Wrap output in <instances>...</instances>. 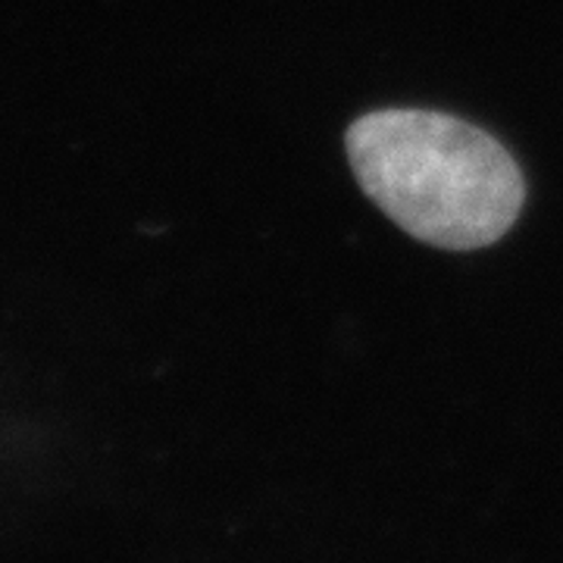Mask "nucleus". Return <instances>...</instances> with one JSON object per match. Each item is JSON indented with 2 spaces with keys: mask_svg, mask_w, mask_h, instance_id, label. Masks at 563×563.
<instances>
[{
  "mask_svg": "<svg viewBox=\"0 0 563 563\" xmlns=\"http://www.w3.org/2000/svg\"><path fill=\"white\" fill-rule=\"evenodd\" d=\"M361 188L413 239L444 251L495 244L526 198L514 157L488 132L432 110H376L347 129Z\"/></svg>",
  "mask_w": 563,
  "mask_h": 563,
  "instance_id": "f257e3e1",
  "label": "nucleus"
}]
</instances>
